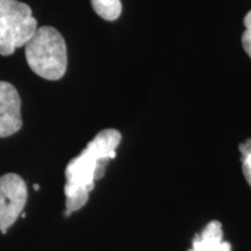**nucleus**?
I'll return each mask as SVG.
<instances>
[{"mask_svg": "<svg viewBox=\"0 0 251 251\" xmlns=\"http://www.w3.org/2000/svg\"><path fill=\"white\" fill-rule=\"evenodd\" d=\"M120 142V131L103 129L69 162L65 169V214L70 215L86 205L96 181L103 177L108 162L117 156Z\"/></svg>", "mask_w": 251, "mask_h": 251, "instance_id": "nucleus-1", "label": "nucleus"}, {"mask_svg": "<svg viewBox=\"0 0 251 251\" xmlns=\"http://www.w3.org/2000/svg\"><path fill=\"white\" fill-rule=\"evenodd\" d=\"M29 68L47 80H58L68 67V52L64 37L54 27H37L25 46Z\"/></svg>", "mask_w": 251, "mask_h": 251, "instance_id": "nucleus-2", "label": "nucleus"}, {"mask_svg": "<svg viewBox=\"0 0 251 251\" xmlns=\"http://www.w3.org/2000/svg\"><path fill=\"white\" fill-rule=\"evenodd\" d=\"M37 29L31 8L18 0H0V55L26 46Z\"/></svg>", "mask_w": 251, "mask_h": 251, "instance_id": "nucleus-3", "label": "nucleus"}, {"mask_svg": "<svg viewBox=\"0 0 251 251\" xmlns=\"http://www.w3.org/2000/svg\"><path fill=\"white\" fill-rule=\"evenodd\" d=\"M28 198L27 185L17 174L0 177V231L6 233L24 211Z\"/></svg>", "mask_w": 251, "mask_h": 251, "instance_id": "nucleus-4", "label": "nucleus"}, {"mask_svg": "<svg viewBox=\"0 0 251 251\" xmlns=\"http://www.w3.org/2000/svg\"><path fill=\"white\" fill-rule=\"evenodd\" d=\"M23 127L21 99L8 81L0 80V139L9 137Z\"/></svg>", "mask_w": 251, "mask_h": 251, "instance_id": "nucleus-5", "label": "nucleus"}, {"mask_svg": "<svg viewBox=\"0 0 251 251\" xmlns=\"http://www.w3.org/2000/svg\"><path fill=\"white\" fill-rule=\"evenodd\" d=\"M188 251H231V246L224 241L222 226L219 221H212L194 237L192 248Z\"/></svg>", "mask_w": 251, "mask_h": 251, "instance_id": "nucleus-6", "label": "nucleus"}, {"mask_svg": "<svg viewBox=\"0 0 251 251\" xmlns=\"http://www.w3.org/2000/svg\"><path fill=\"white\" fill-rule=\"evenodd\" d=\"M91 4L94 12L103 20L114 21L121 15V0H91Z\"/></svg>", "mask_w": 251, "mask_h": 251, "instance_id": "nucleus-7", "label": "nucleus"}, {"mask_svg": "<svg viewBox=\"0 0 251 251\" xmlns=\"http://www.w3.org/2000/svg\"><path fill=\"white\" fill-rule=\"evenodd\" d=\"M240 151L242 155L243 175L251 186V139L240 144Z\"/></svg>", "mask_w": 251, "mask_h": 251, "instance_id": "nucleus-8", "label": "nucleus"}, {"mask_svg": "<svg viewBox=\"0 0 251 251\" xmlns=\"http://www.w3.org/2000/svg\"><path fill=\"white\" fill-rule=\"evenodd\" d=\"M244 26L246 30L242 34V45L243 49L251 58V11L244 17Z\"/></svg>", "mask_w": 251, "mask_h": 251, "instance_id": "nucleus-9", "label": "nucleus"}]
</instances>
